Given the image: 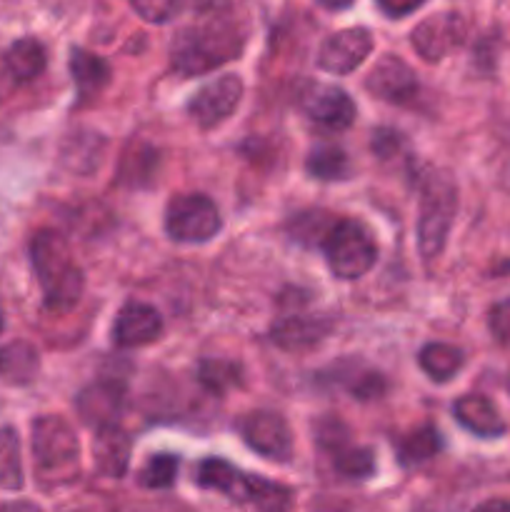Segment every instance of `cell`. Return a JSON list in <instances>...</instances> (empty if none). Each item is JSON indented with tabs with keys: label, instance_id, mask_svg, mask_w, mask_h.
<instances>
[{
	"label": "cell",
	"instance_id": "5",
	"mask_svg": "<svg viewBox=\"0 0 510 512\" xmlns=\"http://www.w3.org/2000/svg\"><path fill=\"white\" fill-rule=\"evenodd\" d=\"M418 220V245L425 260H433L443 253L445 240L453 228L455 208H458V190L448 173H430L423 183Z\"/></svg>",
	"mask_w": 510,
	"mask_h": 512
},
{
	"label": "cell",
	"instance_id": "25",
	"mask_svg": "<svg viewBox=\"0 0 510 512\" xmlns=\"http://www.w3.org/2000/svg\"><path fill=\"white\" fill-rule=\"evenodd\" d=\"M440 450H443V438L438 430L433 425H420V428L410 430L405 438H400L398 460L405 468H413V465L428 463Z\"/></svg>",
	"mask_w": 510,
	"mask_h": 512
},
{
	"label": "cell",
	"instance_id": "8",
	"mask_svg": "<svg viewBox=\"0 0 510 512\" xmlns=\"http://www.w3.org/2000/svg\"><path fill=\"white\" fill-rule=\"evenodd\" d=\"M240 98H243V80H240V75L225 73L205 83L188 100V113L200 128H215L238 110Z\"/></svg>",
	"mask_w": 510,
	"mask_h": 512
},
{
	"label": "cell",
	"instance_id": "4",
	"mask_svg": "<svg viewBox=\"0 0 510 512\" xmlns=\"http://www.w3.org/2000/svg\"><path fill=\"white\" fill-rule=\"evenodd\" d=\"M243 50V35L230 23L190 25L180 30L170 48V63L183 75H200L228 60L238 58Z\"/></svg>",
	"mask_w": 510,
	"mask_h": 512
},
{
	"label": "cell",
	"instance_id": "30",
	"mask_svg": "<svg viewBox=\"0 0 510 512\" xmlns=\"http://www.w3.org/2000/svg\"><path fill=\"white\" fill-rule=\"evenodd\" d=\"M333 465L340 475L353 480H363L370 478L375 470V455L370 448H363V445H345V448L335 450L333 455Z\"/></svg>",
	"mask_w": 510,
	"mask_h": 512
},
{
	"label": "cell",
	"instance_id": "18",
	"mask_svg": "<svg viewBox=\"0 0 510 512\" xmlns=\"http://www.w3.org/2000/svg\"><path fill=\"white\" fill-rule=\"evenodd\" d=\"M455 420L463 425L468 433L478 435V438H500L505 433V423L500 418L498 408L490 403L485 395H463L458 403L453 405Z\"/></svg>",
	"mask_w": 510,
	"mask_h": 512
},
{
	"label": "cell",
	"instance_id": "35",
	"mask_svg": "<svg viewBox=\"0 0 510 512\" xmlns=\"http://www.w3.org/2000/svg\"><path fill=\"white\" fill-rule=\"evenodd\" d=\"M155 163V153L153 150H145V155H125L123 158V165H120V180L123 183H130V185H140V180H143V173H140V168L143 165H150L153 168Z\"/></svg>",
	"mask_w": 510,
	"mask_h": 512
},
{
	"label": "cell",
	"instance_id": "28",
	"mask_svg": "<svg viewBox=\"0 0 510 512\" xmlns=\"http://www.w3.org/2000/svg\"><path fill=\"white\" fill-rule=\"evenodd\" d=\"M0 488H23V458H20V438L13 428H0Z\"/></svg>",
	"mask_w": 510,
	"mask_h": 512
},
{
	"label": "cell",
	"instance_id": "32",
	"mask_svg": "<svg viewBox=\"0 0 510 512\" xmlns=\"http://www.w3.org/2000/svg\"><path fill=\"white\" fill-rule=\"evenodd\" d=\"M315 443H318L320 450H325L328 455H333L335 450L350 445V430L348 425L340 418H333V415H325L315 423Z\"/></svg>",
	"mask_w": 510,
	"mask_h": 512
},
{
	"label": "cell",
	"instance_id": "24",
	"mask_svg": "<svg viewBox=\"0 0 510 512\" xmlns=\"http://www.w3.org/2000/svg\"><path fill=\"white\" fill-rule=\"evenodd\" d=\"M420 368L435 383H448L463 368V350L448 343H430L420 350Z\"/></svg>",
	"mask_w": 510,
	"mask_h": 512
},
{
	"label": "cell",
	"instance_id": "19",
	"mask_svg": "<svg viewBox=\"0 0 510 512\" xmlns=\"http://www.w3.org/2000/svg\"><path fill=\"white\" fill-rule=\"evenodd\" d=\"M130 448L133 445H130L128 433L118 425L98 430L93 440V460L98 473L105 478H123L130 463Z\"/></svg>",
	"mask_w": 510,
	"mask_h": 512
},
{
	"label": "cell",
	"instance_id": "12",
	"mask_svg": "<svg viewBox=\"0 0 510 512\" xmlns=\"http://www.w3.org/2000/svg\"><path fill=\"white\" fill-rule=\"evenodd\" d=\"M125 408V385L115 378H103L83 388L75 398V410L90 428L103 430L118 425Z\"/></svg>",
	"mask_w": 510,
	"mask_h": 512
},
{
	"label": "cell",
	"instance_id": "17",
	"mask_svg": "<svg viewBox=\"0 0 510 512\" xmlns=\"http://www.w3.org/2000/svg\"><path fill=\"white\" fill-rule=\"evenodd\" d=\"M330 333V323L323 318H310V315H290L283 318L270 330V340L285 353H303L323 343Z\"/></svg>",
	"mask_w": 510,
	"mask_h": 512
},
{
	"label": "cell",
	"instance_id": "3",
	"mask_svg": "<svg viewBox=\"0 0 510 512\" xmlns=\"http://www.w3.org/2000/svg\"><path fill=\"white\" fill-rule=\"evenodd\" d=\"M35 478L45 490L70 485L80 473V443L75 430L60 415L33 420Z\"/></svg>",
	"mask_w": 510,
	"mask_h": 512
},
{
	"label": "cell",
	"instance_id": "34",
	"mask_svg": "<svg viewBox=\"0 0 510 512\" xmlns=\"http://www.w3.org/2000/svg\"><path fill=\"white\" fill-rule=\"evenodd\" d=\"M488 328L498 343L510 345V298L500 300V303H495L493 308H490Z\"/></svg>",
	"mask_w": 510,
	"mask_h": 512
},
{
	"label": "cell",
	"instance_id": "40",
	"mask_svg": "<svg viewBox=\"0 0 510 512\" xmlns=\"http://www.w3.org/2000/svg\"><path fill=\"white\" fill-rule=\"evenodd\" d=\"M0 330H3V310H0Z\"/></svg>",
	"mask_w": 510,
	"mask_h": 512
},
{
	"label": "cell",
	"instance_id": "9",
	"mask_svg": "<svg viewBox=\"0 0 510 512\" xmlns=\"http://www.w3.org/2000/svg\"><path fill=\"white\" fill-rule=\"evenodd\" d=\"M240 435L258 455L268 460H285L293 455V435L283 415L273 410H253L240 420Z\"/></svg>",
	"mask_w": 510,
	"mask_h": 512
},
{
	"label": "cell",
	"instance_id": "2",
	"mask_svg": "<svg viewBox=\"0 0 510 512\" xmlns=\"http://www.w3.org/2000/svg\"><path fill=\"white\" fill-rule=\"evenodd\" d=\"M195 480H198L200 488L215 490L233 503L255 512H290L295 505V495L290 488L273 483L263 475L243 473L240 468L220 458H205L198 465Z\"/></svg>",
	"mask_w": 510,
	"mask_h": 512
},
{
	"label": "cell",
	"instance_id": "38",
	"mask_svg": "<svg viewBox=\"0 0 510 512\" xmlns=\"http://www.w3.org/2000/svg\"><path fill=\"white\" fill-rule=\"evenodd\" d=\"M0 512H43L35 503H28V500H15V503L0 505Z\"/></svg>",
	"mask_w": 510,
	"mask_h": 512
},
{
	"label": "cell",
	"instance_id": "23",
	"mask_svg": "<svg viewBox=\"0 0 510 512\" xmlns=\"http://www.w3.org/2000/svg\"><path fill=\"white\" fill-rule=\"evenodd\" d=\"M105 153V138L98 133H90V130H80V133L70 135V140L63 148V163L68 165V170L73 173H93L98 170L100 160Z\"/></svg>",
	"mask_w": 510,
	"mask_h": 512
},
{
	"label": "cell",
	"instance_id": "6",
	"mask_svg": "<svg viewBox=\"0 0 510 512\" xmlns=\"http://www.w3.org/2000/svg\"><path fill=\"white\" fill-rule=\"evenodd\" d=\"M320 248L328 260V268L340 280L363 278L378 260V245L373 235L355 220H338Z\"/></svg>",
	"mask_w": 510,
	"mask_h": 512
},
{
	"label": "cell",
	"instance_id": "7",
	"mask_svg": "<svg viewBox=\"0 0 510 512\" xmlns=\"http://www.w3.org/2000/svg\"><path fill=\"white\" fill-rule=\"evenodd\" d=\"M223 228L218 208L203 193L175 195L165 208V233L178 243H208Z\"/></svg>",
	"mask_w": 510,
	"mask_h": 512
},
{
	"label": "cell",
	"instance_id": "1",
	"mask_svg": "<svg viewBox=\"0 0 510 512\" xmlns=\"http://www.w3.org/2000/svg\"><path fill=\"white\" fill-rule=\"evenodd\" d=\"M30 260L43 290L45 308L53 313L73 310L83 298L85 275L63 235L55 230H38L30 240Z\"/></svg>",
	"mask_w": 510,
	"mask_h": 512
},
{
	"label": "cell",
	"instance_id": "22",
	"mask_svg": "<svg viewBox=\"0 0 510 512\" xmlns=\"http://www.w3.org/2000/svg\"><path fill=\"white\" fill-rule=\"evenodd\" d=\"M5 70L15 83H30L38 78L48 65V53H45L43 43L35 38H20L5 50Z\"/></svg>",
	"mask_w": 510,
	"mask_h": 512
},
{
	"label": "cell",
	"instance_id": "37",
	"mask_svg": "<svg viewBox=\"0 0 510 512\" xmlns=\"http://www.w3.org/2000/svg\"><path fill=\"white\" fill-rule=\"evenodd\" d=\"M473 512H510V500H485V503H480Z\"/></svg>",
	"mask_w": 510,
	"mask_h": 512
},
{
	"label": "cell",
	"instance_id": "31",
	"mask_svg": "<svg viewBox=\"0 0 510 512\" xmlns=\"http://www.w3.org/2000/svg\"><path fill=\"white\" fill-rule=\"evenodd\" d=\"M178 465L180 460L170 453L153 455V458L145 463V468L140 470V485L150 490H163L170 488L178 478Z\"/></svg>",
	"mask_w": 510,
	"mask_h": 512
},
{
	"label": "cell",
	"instance_id": "11",
	"mask_svg": "<svg viewBox=\"0 0 510 512\" xmlns=\"http://www.w3.org/2000/svg\"><path fill=\"white\" fill-rule=\"evenodd\" d=\"M373 50V35L365 28H345L323 40L318 50V68L333 75H348L365 63Z\"/></svg>",
	"mask_w": 510,
	"mask_h": 512
},
{
	"label": "cell",
	"instance_id": "10",
	"mask_svg": "<svg viewBox=\"0 0 510 512\" xmlns=\"http://www.w3.org/2000/svg\"><path fill=\"white\" fill-rule=\"evenodd\" d=\"M465 33H468V25L458 13H435L413 30L410 40L420 58L428 63H438L463 43Z\"/></svg>",
	"mask_w": 510,
	"mask_h": 512
},
{
	"label": "cell",
	"instance_id": "39",
	"mask_svg": "<svg viewBox=\"0 0 510 512\" xmlns=\"http://www.w3.org/2000/svg\"><path fill=\"white\" fill-rule=\"evenodd\" d=\"M318 3L328 10H345V8H350L355 0H318Z\"/></svg>",
	"mask_w": 510,
	"mask_h": 512
},
{
	"label": "cell",
	"instance_id": "21",
	"mask_svg": "<svg viewBox=\"0 0 510 512\" xmlns=\"http://www.w3.org/2000/svg\"><path fill=\"white\" fill-rule=\"evenodd\" d=\"M40 370V355L25 340L0 348V380L8 385H30Z\"/></svg>",
	"mask_w": 510,
	"mask_h": 512
},
{
	"label": "cell",
	"instance_id": "36",
	"mask_svg": "<svg viewBox=\"0 0 510 512\" xmlns=\"http://www.w3.org/2000/svg\"><path fill=\"white\" fill-rule=\"evenodd\" d=\"M425 0H378L380 10L385 15H393V18H403V15L413 13L418 5H423Z\"/></svg>",
	"mask_w": 510,
	"mask_h": 512
},
{
	"label": "cell",
	"instance_id": "27",
	"mask_svg": "<svg viewBox=\"0 0 510 512\" xmlns=\"http://www.w3.org/2000/svg\"><path fill=\"white\" fill-rule=\"evenodd\" d=\"M335 223L338 220L333 215L323 213V210H305V213H298L290 218L288 230L295 243L313 248V245H323L325 235L333 230Z\"/></svg>",
	"mask_w": 510,
	"mask_h": 512
},
{
	"label": "cell",
	"instance_id": "15",
	"mask_svg": "<svg viewBox=\"0 0 510 512\" xmlns=\"http://www.w3.org/2000/svg\"><path fill=\"white\" fill-rule=\"evenodd\" d=\"M163 335V318L153 305L128 303L120 308L113 325V340L118 348H143Z\"/></svg>",
	"mask_w": 510,
	"mask_h": 512
},
{
	"label": "cell",
	"instance_id": "26",
	"mask_svg": "<svg viewBox=\"0 0 510 512\" xmlns=\"http://www.w3.org/2000/svg\"><path fill=\"white\" fill-rule=\"evenodd\" d=\"M305 170L313 178L325 180V183H330V180H345L350 175V160L340 145L320 143L305 158Z\"/></svg>",
	"mask_w": 510,
	"mask_h": 512
},
{
	"label": "cell",
	"instance_id": "14",
	"mask_svg": "<svg viewBox=\"0 0 510 512\" xmlns=\"http://www.w3.org/2000/svg\"><path fill=\"white\" fill-rule=\"evenodd\" d=\"M300 108L310 120L328 130H345L355 120V103L343 88L313 83L300 95Z\"/></svg>",
	"mask_w": 510,
	"mask_h": 512
},
{
	"label": "cell",
	"instance_id": "13",
	"mask_svg": "<svg viewBox=\"0 0 510 512\" xmlns=\"http://www.w3.org/2000/svg\"><path fill=\"white\" fill-rule=\"evenodd\" d=\"M365 88L375 95V98L385 100L393 105H408L418 95L420 83L418 75L413 73L408 63L398 55H385L375 63L370 75L365 78Z\"/></svg>",
	"mask_w": 510,
	"mask_h": 512
},
{
	"label": "cell",
	"instance_id": "29",
	"mask_svg": "<svg viewBox=\"0 0 510 512\" xmlns=\"http://www.w3.org/2000/svg\"><path fill=\"white\" fill-rule=\"evenodd\" d=\"M240 378H243V368H240L238 363H233V360L210 358L198 365V383L203 385L208 393H228L230 388L240 385Z\"/></svg>",
	"mask_w": 510,
	"mask_h": 512
},
{
	"label": "cell",
	"instance_id": "33",
	"mask_svg": "<svg viewBox=\"0 0 510 512\" xmlns=\"http://www.w3.org/2000/svg\"><path fill=\"white\" fill-rule=\"evenodd\" d=\"M185 3L188 0H130L133 10L145 23H168L185 8Z\"/></svg>",
	"mask_w": 510,
	"mask_h": 512
},
{
	"label": "cell",
	"instance_id": "20",
	"mask_svg": "<svg viewBox=\"0 0 510 512\" xmlns=\"http://www.w3.org/2000/svg\"><path fill=\"white\" fill-rule=\"evenodd\" d=\"M70 75H73L80 103H88L110 83V65L90 50L73 48L70 50Z\"/></svg>",
	"mask_w": 510,
	"mask_h": 512
},
{
	"label": "cell",
	"instance_id": "16",
	"mask_svg": "<svg viewBox=\"0 0 510 512\" xmlns=\"http://www.w3.org/2000/svg\"><path fill=\"white\" fill-rule=\"evenodd\" d=\"M320 380H328V383H338L340 388L348 390L355 400L360 403H368V400L383 398L388 383H385L383 375L373 368H365V365L355 363V360H340L338 365H330L323 375H318Z\"/></svg>",
	"mask_w": 510,
	"mask_h": 512
}]
</instances>
